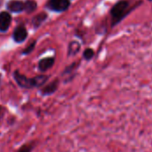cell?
<instances>
[{
	"mask_svg": "<svg viewBox=\"0 0 152 152\" xmlns=\"http://www.w3.org/2000/svg\"><path fill=\"white\" fill-rule=\"evenodd\" d=\"M27 35H28V33H27L26 28L22 26H20L13 32V39L17 43H20V42H22L26 39Z\"/></svg>",
	"mask_w": 152,
	"mask_h": 152,
	"instance_id": "5",
	"label": "cell"
},
{
	"mask_svg": "<svg viewBox=\"0 0 152 152\" xmlns=\"http://www.w3.org/2000/svg\"><path fill=\"white\" fill-rule=\"evenodd\" d=\"M79 45L77 43V42H73L70 44V46H69V54L70 53H76L78 50H79Z\"/></svg>",
	"mask_w": 152,
	"mask_h": 152,
	"instance_id": "12",
	"label": "cell"
},
{
	"mask_svg": "<svg viewBox=\"0 0 152 152\" xmlns=\"http://www.w3.org/2000/svg\"><path fill=\"white\" fill-rule=\"evenodd\" d=\"M34 45H35V43H33V44L30 45V47H29V48L28 47V48H27V50H25L23 53H28L29 52H31V51H32V49H33V47H34Z\"/></svg>",
	"mask_w": 152,
	"mask_h": 152,
	"instance_id": "14",
	"label": "cell"
},
{
	"mask_svg": "<svg viewBox=\"0 0 152 152\" xmlns=\"http://www.w3.org/2000/svg\"><path fill=\"white\" fill-rule=\"evenodd\" d=\"M24 4H25L24 10H25L28 13V12H34V11L36 10V8H37V4H36V2H34V1H28V2H26Z\"/></svg>",
	"mask_w": 152,
	"mask_h": 152,
	"instance_id": "9",
	"label": "cell"
},
{
	"mask_svg": "<svg viewBox=\"0 0 152 152\" xmlns=\"http://www.w3.org/2000/svg\"><path fill=\"white\" fill-rule=\"evenodd\" d=\"M45 18H46V14H45V13L42 12V13L38 14L37 16H36V17L34 18V20H33L34 25H35V26H38L42 21H44V20H45Z\"/></svg>",
	"mask_w": 152,
	"mask_h": 152,
	"instance_id": "11",
	"label": "cell"
},
{
	"mask_svg": "<svg viewBox=\"0 0 152 152\" xmlns=\"http://www.w3.org/2000/svg\"><path fill=\"white\" fill-rule=\"evenodd\" d=\"M94 53V51H93L92 49L88 48V49H86V50L84 52V57H85V59H86V60H90V59L93 58Z\"/></svg>",
	"mask_w": 152,
	"mask_h": 152,
	"instance_id": "13",
	"label": "cell"
},
{
	"mask_svg": "<svg viewBox=\"0 0 152 152\" xmlns=\"http://www.w3.org/2000/svg\"><path fill=\"white\" fill-rule=\"evenodd\" d=\"M11 20H12V17L8 12H1L0 13V30L1 31L7 30V28H9L11 24Z\"/></svg>",
	"mask_w": 152,
	"mask_h": 152,
	"instance_id": "4",
	"label": "cell"
},
{
	"mask_svg": "<svg viewBox=\"0 0 152 152\" xmlns=\"http://www.w3.org/2000/svg\"><path fill=\"white\" fill-rule=\"evenodd\" d=\"M47 79L46 76H37L36 77L31 78V82H32V86H42Z\"/></svg>",
	"mask_w": 152,
	"mask_h": 152,
	"instance_id": "8",
	"label": "cell"
},
{
	"mask_svg": "<svg viewBox=\"0 0 152 152\" xmlns=\"http://www.w3.org/2000/svg\"><path fill=\"white\" fill-rule=\"evenodd\" d=\"M56 84H57V82H56V80H55L53 83H52L51 85L47 86L44 89V94H53V93L57 89V86H56Z\"/></svg>",
	"mask_w": 152,
	"mask_h": 152,
	"instance_id": "10",
	"label": "cell"
},
{
	"mask_svg": "<svg viewBox=\"0 0 152 152\" xmlns=\"http://www.w3.org/2000/svg\"><path fill=\"white\" fill-rule=\"evenodd\" d=\"M30 151V147L28 146H24L19 152H29Z\"/></svg>",
	"mask_w": 152,
	"mask_h": 152,
	"instance_id": "15",
	"label": "cell"
},
{
	"mask_svg": "<svg viewBox=\"0 0 152 152\" xmlns=\"http://www.w3.org/2000/svg\"><path fill=\"white\" fill-rule=\"evenodd\" d=\"M128 8H129V3L127 1H124V0L118 2L112 7L111 11H110V14H111L113 21H114L113 25L119 22L125 17V15L128 12Z\"/></svg>",
	"mask_w": 152,
	"mask_h": 152,
	"instance_id": "1",
	"label": "cell"
},
{
	"mask_svg": "<svg viewBox=\"0 0 152 152\" xmlns=\"http://www.w3.org/2000/svg\"><path fill=\"white\" fill-rule=\"evenodd\" d=\"M7 7L11 12H19L24 10L25 4L20 1H10L7 4Z\"/></svg>",
	"mask_w": 152,
	"mask_h": 152,
	"instance_id": "6",
	"label": "cell"
},
{
	"mask_svg": "<svg viewBox=\"0 0 152 152\" xmlns=\"http://www.w3.org/2000/svg\"><path fill=\"white\" fill-rule=\"evenodd\" d=\"M54 63V59L53 58H45L41 60L38 63V68L41 71H45L49 69Z\"/></svg>",
	"mask_w": 152,
	"mask_h": 152,
	"instance_id": "7",
	"label": "cell"
},
{
	"mask_svg": "<svg viewBox=\"0 0 152 152\" xmlns=\"http://www.w3.org/2000/svg\"><path fill=\"white\" fill-rule=\"evenodd\" d=\"M14 78H15L16 82L19 84V86H21V87H24V88H30V87H33L31 79H28V78L26 77L25 76L20 74L18 71H16V72L14 73Z\"/></svg>",
	"mask_w": 152,
	"mask_h": 152,
	"instance_id": "3",
	"label": "cell"
},
{
	"mask_svg": "<svg viewBox=\"0 0 152 152\" xmlns=\"http://www.w3.org/2000/svg\"><path fill=\"white\" fill-rule=\"evenodd\" d=\"M69 6V0H51L49 7L55 12H63Z\"/></svg>",
	"mask_w": 152,
	"mask_h": 152,
	"instance_id": "2",
	"label": "cell"
},
{
	"mask_svg": "<svg viewBox=\"0 0 152 152\" xmlns=\"http://www.w3.org/2000/svg\"><path fill=\"white\" fill-rule=\"evenodd\" d=\"M150 1H152V0H150Z\"/></svg>",
	"mask_w": 152,
	"mask_h": 152,
	"instance_id": "16",
	"label": "cell"
}]
</instances>
